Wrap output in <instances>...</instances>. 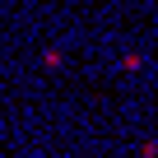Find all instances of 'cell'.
<instances>
[{"label": "cell", "instance_id": "cell-2", "mask_svg": "<svg viewBox=\"0 0 158 158\" xmlns=\"http://www.w3.org/2000/svg\"><path fill=\"white\" fill-rule=\"evenodd\" d=\"M121 65H126V70H130V74H135V70H144V56H139V51H130V56H126V60H121Z\"/></svg>", "mask_w": 158, "mask_h": 158}, {"label": "cell", "instance_id": "cell-3", "mask_svg": "<svg viewBox=\"0 0 158 158\" xmlns=\"http://www.w3.org/2000/svg\"><path fill=\"white\" fill-rule=\"evenodd\" d=\"M139 153H144V158H158V139H149V144H139Z\"/></svg>", "mask_w": 158, "mask_h": 158}, {"label": "cell", "instance_id": "cell-1", "mask_svg": "<svg viewBox=\"0 0 158 158\" xmlns=\"http://www.w3.org/2000/svg\"><path fill=\"white\" fill-rule=\"evenodd\" d=\"M60 60H65V51H60V47H47V51H42V65H47V70H56Z\"/></svg>", "mask_w": 158, "mask_h": 158}]
</instances>
